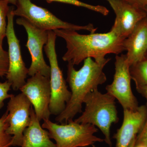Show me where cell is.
<instances>
[{
    "label": "cell",
    "instance_id": "277c9868",
    "mask_svg": "<svg viewBox=\"0 0 147 147\" xmlns=\"http://www.w3.org/2000/svg\"><path fill=\"white\" fill-rule=\"evenodd\" d=\"M42 127L48 131L50 139L55 140L57 147H86L104 141L94 135L98 131L96 127L78 123L73 120L59 124L49 119H45Z\"/></svg>",
    "mask_w": 147,
    "mask_h": 147
},
{
    "label": "cell",
    "instance_id": "e0dca14e",
    "mask_svg": "<svg viewBox=\"0 0 147 147\" xmlns=\"http://www.w3.org/2000/svg\"><path fill=\"white\" fill-rule=\"evenodd\" d=\"M8 113L6 110L0 118V147H10L12 144V136L6 131L9 126Z\"/></svg>",
    "mask_w": 147,
    "mask_h": 147
},
{
    "label": "cell",
    "instance_id": "d6986e66",
    "mask_svg": "<svg viewBox=\"0 0 147 147\" xmlns=\"http://www.w3.org/2000/svg\"><path fill=\"white\" fill-rule=\"evenodd\" d=\"M9 4L6 0H0V42L2 44L6 34V18L10 9Z\"/></svg>",
    "mask_w": 147,
    "mask_h": 147
},
{
    "label": "cell",
    "instance_id": "7a4b0ae2",
    "mask_svg": "<svg viewBox=\"0 0 147 147\" xmlns=\"http://www.w3.org/2000/svg\"><path fill=\"white\" fill-rule=\"evenodd\" d=\"M109 62L98 63L88 58L79 70L68 62L67 81L71 89V96L65 109L55 119L58 123H67L78 113L83 112L82 105L86 96L106 82L107 78L103 69Z\"/></svg>",
    "mask_w": 147,
    "mask_h": 147
},
{
    "label": "cell",
    "instance_id": "d4e9b609",
    "mask_svg": "<svg viewBox=\"0 0 147 147\" xmlns=\"http://www.w3.org/2000/svg\"><path fill=\"white\" fill-rule=\"evenodd\" d=\"M137 137V136H136ZM136 137H134V139H132V141L129 145L128 147H134V144H135V141H136Z\"/></svg>",
    "mask_w": 147,
    "mask_h": 147
},
{
    "label": "cell",
    "instance_id": "9c48e42d",
    "mask_svg": "<svg viewBox=\"0 0 147 147\" xmlns=\"http://www.w3.org/2000/svg\"><path fill=\"white\" fill-rule=\"evenodd\" d=\"M16 23L24 27L28 34V41L26 46L28 49L32 59L28 75L32 76L39 73L50 78V66L46 63L42 52L43 46L48 41V31L38 28L22 17L17 18Z\"/></svg>",
    "mask_w": 147,
    "mask_h": 147
},
{
    "label": "cell",
    "instance_id": "5bb4252c",
    "mask_svg": "<svg viewBox=\"0 0 147 147\" xmlns=\"http://www.w3.org/2000/svg\"><path fill=\"white\" fill-rule=\"evenodd\" d=\"M127 61L130 67L146 57L147 55V18L137 24L124 40Z\"/></svg>",
    "mask_w": 147,
    "mask_h": 147
},
{
    "label": "cell",
    "instance_id": "f1b7e54d",
    "mask_svg": "<svg viewBox=\"0 0 147 147\" xmlns=\"http://www.w3.org/2000/svg\"><path fill=\"white\" fill-rule=\"evenodd\" d=\"M92 147H96L95 146V145H92Z\"/></svg>",
    "mask_w": 147,
    "mask_h": 147
},
{
    "label": "cell",
    "instance_id": "7c38bea8",
    "mask_svg": "<svg viewBox=\"0 0 147 147\" xmlns=\"http://www.w3.org/2000/svg\"><path fill=\"white\" fill-rule=\"evenodd\" d=\"M116 14L111 30L125 39L140 21L147 17L144 9L132 5L124 0H106Z\"/></svg>",
    "mask_w": 147,
    "mask_h": 147
},
{
    "label": "cell",
    "instance_id": "484cf974",
    "mask_svg": "<svg viewBox=\"0 0 147 147\" xmlns=\"http://www.w3.org/2000/svg\"><path fill=\"white\" fill-rule=\"evenodd\" d=\"M9 3L13 5H16L17 2V0H6Z\"/></svg>",
    "mask_w": 147,
    "mask_h": 147
},
{
    "label": "cell",
    "instance_id": "52a82bcc",
    "mask_svg": "<svg viewBox=\"0 0 147 147\" xmlns=\"http://www.w3.org/2000/svg\"><path fill=\"white\" fill-rule=\"evenodd\" d=\"M13 7H10L7 16L6 37L8 45L9 67L6 75L7 81L14 91L20 90L26 83L28 73L21 56L20 41L15 34L13 25Z\"/></svg>",
    "mask_w": 147,
    "mask_h": 147
},
{
    "label": "cell",
    "instance_id": "ba28073f",
    "mask_svg": "<svg viewBox=\"0 0 147 147\" xmlns=\"http://www.w3.org/2000/svg\"><path fill=\"white\" fill-rule=\"evenodd\" d=\"M115 64L114 79L106 87L107 92L118 100L123 109L136 110L139 106L131 90L130 66L125 55H117Z\"/></svg>",
    "mask_w": 147,
    "mask_h": 147
},
{
    "label": "cell",
    "instance_id": "2e32d148",
    "mask_svg": "<svg viewBox=\"0 0 147 147\" xmlns=\"http://www.w3.org/2000/svg\"><path fill=\"white\" fill-rule=\"evenodd\" d=\"M129 70L136 87L147 86V57L131 66Z\"/></svg>",
    "mask_w": 147,
    "mask_h": 147
},
{
    "label": "cell",
    "instance_id": "3957f363",
    "mask_svg": "<svg viewBox=\"0 0 147 147\" xmlns=\"http://www.w3.org/2000/svg\"><path fill=\"white\" fill-rule=\"evenodd\" d=\"M115 99L108 93L102 94L98 89L93 91L84 98L86 106L82 115L74 120L78 123L90 124L98 127L109 147H113L110 128L113 124L119 121Z\"/></svg>",
    "mask_w": 147,
    "mask_h": 147
},
{
    "label": "cell",
    "instance_id": "9a60e30c",
    "mask_svg": "<svg viewBox=\"0 0 147 147\" xmlns=\"http://www.w3.org/2000/svg\"><path fill=\"white\" fill-rule=\"evenodd\" d=\"M30 117V124L24 131L21 147H57L50 140L48 131L42 128L32 107Z\"/></svg>",
    "mask_w": 147,
    "mask_h": 147
},
{
    "label": "cell",
    "instance_id": "cb8c5ba5",
    "mask_svg": "<svg viewBox=\"0 0 147 147\" xmlns=\"http://www.w3.org/2000/svg\"><path fill=\"white\" fill-rule=\"evenodd\" d=\"M136 89L137 92L147 100V86L136 87Z\"/></svg>",
    "mask_w": 147,
    "mask_h": 147
},
{
    "label": "cell",
    "instance_id": "4316f807",
    "mask_svg": "<svg viewBox=\"0 0 147 147\" xmlns=\"http://www.w3.org/2000/svg\"><path fill=\"white\" fill-rule=\"evenodd\" d=\"M134 147H147V146L146 145L143 144H136V143H135Z\"/></svg>",
    "mask_w": 147,
    "mask_h": 147
},
{
    "label": "cell",
    "instance_id": "30bf717a",
    "mask_svg": "<svg viewBox=\"0 0 147 147\" xmlns=\"http://www.w3.org/2000/svg\"><path fill=\"white\" fill-rule=\"evenodd\" d=\"M32 104L26 96L21 93L9 98L7 103L9 126L7 134L12 136L11 146L21 147L24 130L30 122Z\"/></svg>",
    "mask_w": 147,
    "mask_h": 147
},
{
    "label": "cell",
    "instance_id": "6da1fadb",
    "mask_svg": "<svg viewBox=\"0 0 147 147\" xmlns=\"http://www.w3.org/2000/svg\"><path fill=\"white\" fill-rule=\"evenodd\" d=\"M57 36L63 38L67 50L63 57L65 61L78 65L88 58H93L98 63L110 61L107 54L117 55L125 51V39L119 36L113 31L105 33L81 34L74 30L59 29L54 30Z\"/></svg>",
    "mask_w": 147,
    "mask_h": 147
},
{
    "label": "cell",
    "instance_id": "83f0119b",
    "mask_svg": "<svg viewBox=\"0 0 147 147\" xmlns=\"http://www.w3.org/2000/svg\"><path fill=\"white\" fill-rule=\"evenodd\" d=\"M145 10L146 11V13H147V6L146 7V8H145ZM146 57H147V55Z\"/></svg>",
    "mask_w": 147,
    "mask_h": 147
},
{
    "label": "cell",
    "instance_id": "5b68a950",
    "mask_svg": "<svg viewBox=\"0 0 147 147\" xmlns=\"http://www.w3.org/2000/svg\"><path fill=\"white\" fill-rule=\"evenodd\" d=\"M14 16L26 19L38 28L43 30L54 31L59 29L78 31L85 30L94 33L97 30L92 24L79 26L62 21L46 9L32 3L31 0H17Z\"/></svg>",
    "mask_w": 147,
    "mask_h": 147
},
{
    "label": "cell",
    "instance_id": "8fae6325",
    "mask_svg": "<svg viewBox=\"0 0 147 147\" xmlns=\"http://www.w3.org/2000/svg\"><path fill=\"white\" fill-rule=\"evenodd\" d=\"M20 90L33 106L40 121L50 119L51 115L49 109L51 96L50 78L37 73L28 79Z\"/></svg>",
    "mask_w": 147,
    "mask_h": 147
},
{
    "label": "cell",
    "instance_id": "ffe728a7",
    "mask_svg": "<svg viewBox=\"0 0 147 147\" xmlns=\"http://www.w3.org/2000/svg\"><path fill=\"white\" fill-rule=\"evenodd\" d=\"M9 57L8 52L4 50L3 44L0 42V77L5 76L8 71Z\"/></svg>",
    "mask_w": 147,
    "mask_h": 147
},
{
    "label": "cell",
    "instance_id": "603a6c76",
    "mask_svg": "<svg viewBox=\"0 0 147 147\" xmlns=\"http://www.w3.org/2000/svg\"><path fill=\"white\" fill-rule=\"evenodd\" d=\"M142 9H144L147 6V0H124Z\"/></svg>",
    "mask_w": 147,
    "mask_h": 147
},
{
    "label": "cell",
    "instance_id": "7402d4cb",
    "mask_svg": "<svg viewBox=\"0 0 147 147\" xmlns=\"http://www.w3.org/2000/svg\"><path fill=\"white\" fill-rule=\"evenodd\" d=\"M135 143L143 144L147 146V117L144 126L136 137Z\"/></svg>",
    "mask_w": 147,
    "mask_h": 147
},
{
    "label": "cell",
    "instance_id": "ac0fdd59",
    "mask_svg": "<svg viewBox=\"0 0 147 147\" xmlns=\"http://www.w3.org/2000/svg\"><path fill=\"white\" fill-rule=\"evenodd\" d=\"M47 2L50 3L53 2H57L64 3L68 4L71 5L76 6L84 7L97 12L98 13H101L104 16H107L109 13V10L106 7L103 6L97 5H94L82 2L79 0H46Z\"/></svg>",
    "mask_w": 147,
    "mask_h": 147
},
{
    "label": "cell",
    "instance_id": "44dd1931",
    "mask_svg": "<svg viewBox=\"0 0 147 147\" xmlns=\"http://www.w3.org/2000/svg\"><path fill=\"white\" fill-rule=\"evenodd\" d=\"M11 88V85L7 81L3 83H0V110L4 105V100L10 98L13 96V94L8 93Z\"/></svg>",
    "mask_w": 147,
    "mask_h": 147
},
{
    "label": "cell",
    "instance_id": "8992f818",
    "mask_svg": "<svg viewBox=\"0 0 147 147\" xmlns=\"http://www.w3.org/2000/svg\"><path fill=\"white\" fill-rule=\"evenodd\" d=\"M57 36L54 31H48V39L44 50L50 63L51 96L49 109L51 115H58L65 109L71 96L67 89L62 71L58 64L55 48Z\"/></svg>",
    "mask_w": 147,
    "mask_h": 147
},
{
    "label": "cell",
    "instance_id": "4fadbf2b",
    "mask_svg": "<svg viewBox=\"0 0 147 147\" xmlns=\"http://www.w3.org/2000/svg\"><path fill=\"white\" fill-rule=\"evenodd\" d=\"M147 117V105L139 106L135 110L123 109L122 124L113 136L116 140V147H128L141 131Z\"/></svg>",
    "mask_w": 147,
    "mask_h": 147
}]
</instances>
